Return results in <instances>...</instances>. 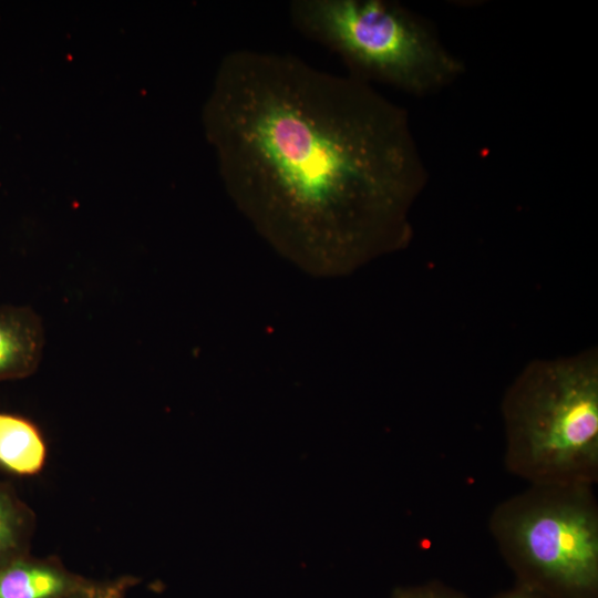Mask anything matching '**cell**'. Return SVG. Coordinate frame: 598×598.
<instances>
[{"mask_svg":"<svg viewBox=\"0 0 598 598\" xmlns=\"http://www.w3.org/2000/svg\"><path fill=\"white\" fill-rule=\"evenodd\" d=\"M203 122L236 207L297 266L340 275L408 244L429 173L406 110L371 84L236 49Z\"/></svg>","mask_w":598,"mask_h":598,"instance_id":"1","label":"cell"},{"mask_svg":"<svg viewBox=\"0 0 598 598\" xmlns=\"http://www.w3.org/2000/svg\"><path fill=\"white\" fill-rule=\"evenodd\" d=\"M506 471L529 485L598 481V361L530 363L502 404Z\"/></svg>","mask_w":598,"mask_h":598,"instance_id":"2","label":"cell"},{"mask_svg":"<svg viewBox=\"0 0 598 598\" xmlns=\"http://www.w3.org/2000/svg\"><path fill=\"white\" fill-rule=\"evenodd\" d=\"M292 25L336 53L349 75L426 96L453 84L463 61L424 17L393 0H292Z\"/></svg>","mask_w":598,"mask_h":598,"instance_id":"3","label":"cell"},{"mask_svg":"<svg viewBox=\"0 0 598 598\" xmlns=\"http://www.w3.org/2000/svg\"><path fill=\"white\" fill-rule=\"evenodd\" d=\"M31 525L30 511L0 483V566L28 554Z\"/></svg>","mask_w":598,"mask_h":598,"instance_id":"8","label":"cell"},{"mask_svg":"<svg viewBox=\"0 0 598 598\" xmlns=\"http://www.w3.org/2000/svg\"><path fill=\"white\" fill-rule=\"evenodd\" d=\"M48 448L42 433L30 420L0 413V467L19 476L38 474L44 466Z\"/></svg>","mask_w":598,"mask_h":598,"instance_id":"7","label":"cell"},{"mask_svg":"<svg viewBox=\"0 0 598 598\" xmlns=\"http://www.w3.org/2000/svg\"><path fill=\"white\" fill-rule=\"evenodd\" d=\"M492 598H543L533 590L515 584L512 589L496 594Z\"/></svg>","mask_w":598,"mask_h":598,"instance_id":"11","label":"cell"},{"mask_svg":"<svg viewBox=\"0 0 598 598\" xmlns=\"http://www.w3.org/2000/svg\"><path fill=\"white\" fill-rule=\"evenodd\" d=\"M488 529L515 584L543 598H598L592 485H529L495 506Z\"/></svg>","mask_w":598,"mask_h":598,"instance_id":"4","label":"cell"},{"mask_svg":"<svg viewBox=\"0 0 598 598\" xmlns=\"http://www.w3.org/2000/svg\"><path fill=\"white\" fill-rule=\"evenodd\" d=\"M39 317L27 307L0 308V381L30 375L43 350Z\"/></svg>","mask_w":598,"mask_h":598,"instance_id":"6","label":"cell"},{"mask_svg":"<svg viewBox=\"0 0 598 598\" xmlns=\"http://www.w3.org/2000/svg\"><path fill=\"white\" fill-rule=\"evenodd\" d=\"M390 598H468L463 591L437 579L395 587Z\"/></svg>","mask_w":598,"mask_h":598,"instance_id":"9","label":"cell"},{"mask_svg":"<svg viewBox=\"0 0 598 598\" xmlns=\"http://www.w3.org/2000/svg\"><path fill=\"white\" fill-rule=\"evenodd\" d=\"M132 584L133 581L128 577L100 582L89 580L65 598H126V592Z\"/></svg>","mask_w":598,"mask_h":598,"instance_id":"10","label":"cell"},{"mask_svg":"<svg viewBox=\"0 0 598 598\" xmlns=\"http://www.w3.org/2000/svg\"><path fill=\"white\" fill-rule=\"evenodd\" d=\"M87 581L58 560L27 554L0 566V598H65Z\"/></svg>","mask_w":598,"mask_h":598,"instance_id":"5","label":"cell"}]
</instances>
